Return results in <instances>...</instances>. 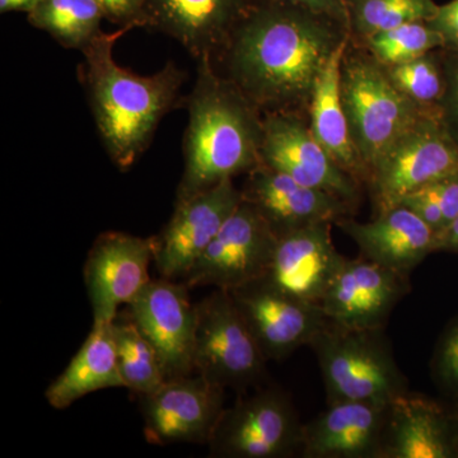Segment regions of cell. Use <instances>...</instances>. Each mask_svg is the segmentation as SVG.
Here are the masks:
<instances>
[{
    "instance_id": "obj_1",
    "label": "cell",
    "mask_w": 458,
    "mask_h": 458,
    "mask_svg": "<svg viewBox=\"0 0 458 458\" xmlns=\"http://www.w3.org/2000/svg\"><path fill=\"white\" fill-rule=\"evenodd\" d=\"M325 14L276 0H251L218 62L262 114L307 117L319 75L351 40Z\"/></svg>"
},
{
    "instance_id": "obj_2",
    "label": "cell",
    "mask_w": 458,
    "mask_h": 458,
    "mask_svg": "<svg viewBox=\"0 0 458 458\" xmlns=\"http://www.w3.org/2000/svg\"><path fill=\"white\" fill-rule=\"evenodd\" d=\"M131 30L102 32L82 51L81 66L99 137L120 171L131 170L150 146L159 123L176 106L186 78L172 62L152 75H140L117 64L114 44Z\"/></svg>"
},
{
    "instance_id": "obj_3",
    "label": "cell",
    "mask_w": 458,
    "mask_h": 458,
    "mask_svg": "<svg viewBox=\"0 0 458 458\" xmlns=\"http://www.w3.org/2000/svg\"><path fill=\"white\" fill-rule=\"evenodd\" d=\"M197 62L183 140L185 168L176 201L261 165L264 114L225 74H219L212 59L200 57Z\"/></svg>"
},
{
    "instance_id": "obj_4",
    "label": "cell",
    "mask_w": 458,
    "mask_h": 458,
    "mask_svg": "<svg viewBox=\"0 0 458 458\" xmlns=\"http://www.w3.org/2000/svg\"><path fill=\"white\" fill-rule=\"evenodd\" d=\"M340 96L352 144L369 177L386 152L428 116L394 86L384 65L352 35L340 65Z\"/></svg>"
},
{
    "instance_id": "obj_5",
    "label": "cell",
    "mask_w": 458,
    "mask_h": 458,
    "mask_svg": "<svg viewBox=\"0 0 458 458\" xmlns=\"http://www.w3.org/2000/svg\"><path fill=\"white\" fill-rule=\"evenodd\" d=\"M309 346L318 358L327 403H390L408 393V381L397 366L384 328L354 330L328 321Z\"/></svg>"
},
{
    "instance_id": "obj_6",
    "label": "cell",
    "mask_w": 458,
    "mask_h": 458,
    "mask_svg": "<svg viewBox=\"0 0 458 458\" xmlns=\"http://www.w3.org/2000/svg\"><path fill=\"white\" fill-rule=\"evenodd\" d=\"M267 360L227 291L197 303L195 373L237 394L264 384Z\"/></svg>"
},
{
    "instance_id": "obj_7",
    "label": "cell",
    "mask_w": 458,
    "mask_h": 458,
    "mask_svg": "<svg viewBox=\"0 0 458 458\" xmlns=\"http://www.w3.org/2000/svg\"><path fill=\"white\" fill-rule=\"evenodd\" d=\"M302 429L291 397L274 386H259L223 410L208 445L218 458L291 457L301 451Z\"/></svg>"
},
{
    "instance_id": "obj_8",
    "label": "cell",
    "mask_w": 458,
    "mask_h": 458,
    "mask_svg": "<svg viewBox=\"0 0 458 458\" xmlns=\"http://www.w3.org/2000/svg\"><path fill=\"white\" fill-rule=\"evenodd\" d=\"M458 174V144L439 119L423 116L369 172L366 185L377 214L430 183Z\"/></svg>"
},
{
    "instance_id": "obj_9",
    "label": "cell",
    "mask_w": 458,
    "mask_h": 458,
    "mask_svg": "<svg viewBox=\"0 0 458 458\" xmlns=\"http://www.w3.org/2000/svg\"><path fill=\"white\" fill-rule=\"evenodd\" d=\"M278 236L251 205L241 201L181 282L190 289L233 291L269 273Z\"/></svg>"
},
{
    "instance_id": "obj_10",
    "label": "cell",
    "mask_w": 458,
    "mask_h": 458,
    "mask_svg": "<svg viewBox=\"0 0 458 458\" xmlns=\"http://www.w3.org/2000/svg\"><path fill=\"white\" fill-rule=\"evenodd\" d=\"M260 157L261 165L302 185L335 195L352 207L360 200L361 183L346 174L316 140L303 114H264Z\"/></svg>"
},
{
    "instance_id": "obj_11",
    "label": "cell",
    "mask_w": 458,
    "mask_h": 458,
    "mask_svg": "<svg viewBox=\"0 0 458 458\" xmlns=\"http://www.w3.org/2000/svg\"><path fill=\"white\" fill-rule=\"evenodd\" d=\"M229 294L267 361L285 360L301 346L310 345L328 324L321 304L286 293L267 278Z\"/></svg>"
},
{
    "instance_id": "obj_12",
    "label": "cell",
    "mask_w": 458,
    "mask_h": 458,
    "mask_svg": "<svg viewBox=\"0 0 458 458\" xmlns=\"http://www.w3.org/2000/svg\"><path fill=\"white\" fill-rule=\"evenodd\" d=\"M225 388L194 373L140 394L144 436L150 445H208L225 410Z\"/></svg>"
},
{
    "instance_id": "obj_13",
    "label": "cell",
    "mask_w": 458,
    "mask_h": 458,
    "mask_svg": "<svg viewBox=\"0 0 458 458\" xmlns=\"http://www.w3.org/2000/svg\"><path fill=\"white\" fill-rule=\"evenodd\" d=\"M129 306V315L156 349L165 379L195 373L197 304L190 288L172 279L150 280Z\"/></svg>"
},
{
    "instance_id": "obj_14",
    "label": "cell",
    "mask_w": 458,
    "mask_h": 458,
    "mask_svg": "<svg viewBox=\"0 0 458 458\" xmlns=\"http://www.w3.org/2000/svg\"><path fill=\"white\" fill-rule=\"evenodd\" d=\"M155 252V236L105 232L96 238L83 271L93 324L113 322L120 307L131 303L152 280L149 265Z\"/></svg>"
},
{
    "instance_id": "obj_15",
    "label": "cell",
    "mask_w": 458,
    "mask_h": 458,
    "mask_svg": "<svg viewBox=\"0 0 458 458\" xmlns=\"http://www.w3.org/2000/svg\"><path fill=\"white\" fill-rule=\"evenodd\" d=\"M242 201L233 179L195 197L174 201V212L155 236V264L161 278L182 280Z\"/></svg>"
},
{
    "instance_id": "obj_16",
    "label": "cell",
    "mask_w": 458,
    "mask_h": 458,
    "mask_svg": "<svg viewBox=\"0 0 458 458\" xmlns=\"http://www.w3.org/2000/svg\"><path fill=\"white\" fill-rule=\"evenodd\" d=\"M241 194L242 200L258 210L278 237L315 223L335 225L354 209L335 195L302 185L288 174L264 165L247 174Z\"/></svg>"
},
{
    "instance_id": "obj_17",
    "label": "cell",
    "mask_w": 458,
    "mask_h": 458,
    "mask_svg": "<svg viewBox=\"0 0 458 458\" xmlns=\"http://www.w3.org/2000/svg\"><path fill=\"white\" fill-rule=\"evenodd\" d=\"M408 279L369 259H346L321 307L328 321L354 330L384 328Z\"/></svg>"
},
{
    "instance_id": "obj_18",
    "label": "cell",
    "mask_w": 458,
    "mask_h": 458,
    "mask_svg": "<svg viewBox=\"0 0 458 458\" xmlns=\"http://www.w3.org/2000/svg\"><path fill=\"white\" fill-rule=\"evenodd\" d=\"M390 403L339 401L303 424L301 451L307 458H384Z\"/></svg>"
},
{
    "instance_id": "obj_19",
    "label": "cell",
    "mask_w": 458,
    "mask_h": 458,
    "mask_svg": "<svg viewBox=\"0 0 458 458\" xmlns=\"http://www.w3.org/2000/svg\"><path fill=\"white\" fill-rule=\"evenodd\" d=\"M251 0H144V27L179 41L195 59L218 62Z\"/></svg>"
},
{
    "instance_id": "obj_20",
    "label": "cell",
    "mask_w": 458,
    "mask_h": 458,
    "mask_svg": "<svg viewBox=\"0 0 458 458\" xmlns=\"http://www.w3.org/2000/svg\"><path fill=\"white\" fill-rule=\"evenodd\" d=\"M333 225L315 223L279 236L269 273L264 278L286 293L321 304L346 261L334 245Z\"/></svg>"
},
{
    "instance_id": "obj_21",
    "label": "cell",
    "mask_w": 458,
    "mask_h": 458,
    "mask_svg": "<svg viewBox=\"0 0 458 458\" xmlns=\"http://www.w3.org/2000/svg\"><path fill=\"white\" fill-rule=\"evenodd\" d=\"M335 225L354 240L364 258L406 279L436 251V232L403 204L377 214L372 222L345 216Z\"/></svg>"
},
{
    "instance_id": "obj_22",
    "label": "cell",
    "mask_w": 458,
    "mask_h": 458,
    "mask_svg": "<svg viewBox=\"0 0 458 458\" xmlns=\"http://www.w3.org/2000/svg\"><path fill=\"white\" fill-rule=\"evenodd\" d=\"M456 454L454 428L437 403L409 391L391 401L384 458H451Z\"/></svg>"
},
{
    "instance_id": "obj_23",
    "label": "cell",
    "mask_w": 458,
    "mask_h": 458,
    "mask_svg": "<svg viewBox=\"0 0 458 458\" xmlns=\"http://www.w3.org/2000/svg\"><path fill=\"white\" fill-rule=\"evenodd\" d=\"M125 387L114 351L113 322L93 324L82 348L45 391L47 403L63 410L104 388Z\"/></svg>"
},
{
    "instance_id": "obj_24",
    "label": "cell",
    "mask_w": 458,
    "mask_h": 458,
    "mask_svg": "<svg viewBox=\"0 0 458 458\" xmlns=\"http://www.w3.org/2000/svg\"><path fill=\"white\" fill-rule=\"evenodd\" d=\"M346 47L348 44L337 51L319 75L307 120L313 137L325 148L331 158L346 174L354 177L361 185H366L369 172L352 144L340 96V65Z\"/></svg>"
},
{
    "instance_id": "obj_25",
    "label": "cell",
    "mask_w": 458,
    "mask_h": 458,
    "mask_svg": "<svg viewBox=\"0 0 458 458\" xmlns=\"http://www.w3.org/2000/svg\"><path fill=\"white\" fill-rule=\"evenodd\" d=\"M27 18L65 49L81 51L104 32L101 22L106 20L98 0H42Z\"/></svg>"
},
{
    "instance_id": "obj_26",
    "label": "cell",
    "mask_w": 458,
    "mask_h": 458,
    "mask_svg": "<svg viewBox=\"0 0 458 458\" xmlns=\"http://www.w3.org/2000/svg\"><path fill=\"white\" fill-rule=\"evenodd\" d=\"M117 367L126 388L138 394L155 393L167 379L156 349L131 315L117 313L113 321Z\"/></svg>"
},
{
    "instance_id": "obj_27",
    "label": "cell",
    "mask_w": 458,
    "mask_h": 458,
    "mask_svg": "<svg viewBox=\"0 0 458 458\" xmlns=\"http://www.w3.org/2000/svg\"><path fill=\"white\" fill-rule=\"evenodd\" d=\"M352 38L363 40L375 33L432 20L438 11L434 0H345Z\"/></svg>"
},
{
    "instance_id": "obj_28",
    "label": "cell",
    "mask_w": 458,
    "mask_h": 458,
    "mask_svg": "<svg viewBox=\"0 0 458 458\" xmlns=\"http://www.w3.org/2000/svg\"><path fill=\"white\" fill-rule=\"evenodd\" d=\"M394 86L428 116L439 119L445 93L443 50H433L403 64L384 66Z\"/></svg>"
},
{
    "instance_id": "obj_29",
    "label": "cell",
    "mask_w": 458,
    "mask_h": 458,
    "mask_svg": "<svg viewBox=\"0 0 458 458\" xmlns=\"http://www.w3.org/2000/svg\"><path fill=\"white\" fill-rule=\"evenodd\" d=\"M354 41L384 66L411 62L445 47L442 36L426 21L406 23Z\"/></svg>"
},
{
    "instance_id": "obj_30",
    "label": "cell",
    "mask_w": 458,
    "mask_h": 458,
    "mask_svg": "<svg viewBox=\"0 0 458 458\" xmlns=\"http://www.w3.org/2000/svg\"><path fill=\"white\" fill-rule=\"evenodd\" d=\"M437 381L458 397V319L445 331L432 361Z\"/></svg>"
},
{
    "instance_id": "obj_31",
    "label": "cell",
    "mask_w": 458,
    "mask_h": 458,
    "mask_svg": "<svg viewBox=\"0 0 458 458\" xmlns=\"http://www.w3.org/2000/svg\"><path fill=\"white\" fill-rule=\"evenodd\" d=\"M442 50L445 93L439 105V122L458 144V51Z\"/></svg>"
},
{
    "instance_id": "obj_32",
    "label": "cell",
    "mask_w": 458,
    "mask_h": 458,
    "mask_svg": "<svg viewBox=\"0 0 458 458\" xmlns=\"http://www.w3.org/2000/svg\"><path fill=\"white\" fill-rule=\"evenodd\" d=\"M400 204L405 205L406 208L417 214L419 218L423 219L436 232V237L445 231V216H443L441 204L434 197L429 186H424L418 191L411 192L408 197L403 198Z\"/></svg>"
},
{
    "instance_id": "obj_33",
    "label": "cell",
    "mask_w": 458,
    "mask_h": 458,
    "mask_svg": "<svg viewBox=\"0 0 458 458\" xmlns=\"http://www.w3.org/2000/svg\"><path fill=\"white\" fill-rule=\"evenodd\" d=\"M105 18L119 29L144 27V0H98Z\"/></svg>"
},
{
    "instance_id": "obj_34",
    "label": "cell",
    "mask_w": 458,
    "mask_h": 458,
    "mask_svg": "<svg viewBox=\"0 0 458 458\" xmlns=\"http://www.w3.org/2000/svg\"><path fill=\"white\" fill-rule=\"evenodd\" d=\"M428 23L442 36L445 44L443 49L458 51V0L439 5L438 11Z\"/></svg>"
},
{
    "instance_id": "obj_35",
    "label": "cell",
    "mask_w": 458,
    "mask_h": 458,
    "mask_svg": "<svg viewBox=\"0 0 458 458\" xmlns=\"http://www.w3.org/2000/svg\"><path fill=\"white\" fill-rule=\"evenodd\" d=\"M427 186H429L434 197L441 204L445 229L458 216V174Z\"/></svg>"
},
{
    "instance_id": "obj_36",
    "label": "cell",
    "mask_w": 458,
    "mask_h": 458,
    "mask_svg": "<svg viewBox=\"0 0 458 458\" xmlns=\"http://www.w3.org/2000/svg\"><path fill=\"white\" fill-rule=\"evenodd\" d=\"M286 4L297 5L331 17L351 30V20L345 0H276Z\"/></svg>"
},
{
    "instance_id": "obj_37",
    "label": "cell",
    "mask_w": 458,
    "mask_h": 458,
    "mask_svg": "<svg viewBox=\"0 0 458 458\" xmlns=\"http://www.w3.org/2000/svg\"><path fill=\"white\" fill-rule=\"evenodd\" d=\"M436 251L458 252V216L445 231L437 237Z\"/></svg>"
},
{
    "instance_id": "obj_38",
    "label": "cell",
    "mask_w": 458,
    "mask_h": 458,
    "mask_svg": "<svg viewBox=\"0 0 458 458\" xmlns=\"http://www.w3.org/2000/svg\"><path fill=\"white\" fill-rule=\"evenodd\" d=\"M42 0H0V12L9 13V12H23L29 14L33 9L38 7Z\"/></svg>"
}]
</instances>
